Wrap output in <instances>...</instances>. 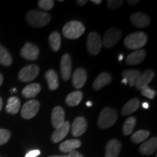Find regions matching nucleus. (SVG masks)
<instances>
[{"instance_id":"obj_1","label":"nucleus","mask_w":157,"mask_h":157,"mask_svg":"<svg viewBox=\"0 0 157 157\" xmlns=\"http://www.w3.org/2000/svg\"><path fill=\"white\" fill-rule=\"evenodd\" d=\"M29 24L36 28H41L50 23L51 17L47 13L39 10H31L25 17Z\"/></svg>"},{"instance_id":"obj_2","label":"nucleus","mask_w":157,"mask_h":157,"mask_svg":"<svg viewBox=\"0 0 157 157\" xmlns=\"http://www.w3.org/2000/svg\"><path fill=\"white\" fill-rule=\"evenodd\" d=\"M118 113L112 108L105 107L102 110L98 118V125L101 129H107L113 126L117 120Z\"/></svg>"},{"instance_id":"obj_3","label":"nucleus","mask_w":157,"mask_h":157,"mask_svg":"<svg viewBox=\"0 0 157 157\" xmlns=\"http://www.w3.org/2000/svg\"><path fill=\"white\" fill-rule=\"evenodd\" d=\"M148 37L144 32L137 31L129 34L124 41V44L129 50H137L145 46Z\"/></svg>"},{"instance_id":"obj_4","label":"nucleus","mask_w":157,"mask_h":157,"mask_svg":"<svg viewBox=\"0 0 157 157\" xmlns=\"http://www.w3.org/2000/svg\"><path fill=\"white\" fill-rule=\"evenodd\" d=\"M85 27L81 22L72 21L66 23L63 28V34L66 38L76 39L84 34Z\"/></svg>"},{"instance_id":"obj_5","label":"nucleus","mask_w":157,"mask_h":157,"mask_svg":"<svg viewBox=\"0 0 157 157\" xmlns=\"http://www.w3.org/2000/svg\"><path fill=\"white\" fill-rule=\"evenodd\" d=\"M87 46L88 52L93 56H96L101 52L102 41L101 36L96 32L90 33L87 36Z\"/></svg>"},{"instance_id":"obj_6","label":"nucleus","mask_w":157,"mask_h":157,"mask_svg":"<svg viewBox=\"0 0 157 157\" xmlns=\"http://www.w3.org/2000/svg\"><path fill=\"white\" fill-rule=\"evenodd\" d=\"M39 73V68L34 64L29 65L19 71L18 78L23 82H29L35 79Z\"/></svg>"},{"instance_id":"obj_7","label":"nucleus","mask_w":157,"mask_h":157,"mask_svg":"<svg viewBox=\"0 0 157 157\" xmlns=\"http://www.w3.org/2000/svg\"><path fill=\"white\" fill-rule=\"evenodd\" d=\"M121 37V31L119 29H110L104 34L103 44L106 48H111L117 44Z\"/></svg>"},{"instance_id":"obj_8","label":"nucleus","mask_w":157,"mask_h":157,"mask_svg":"<svg viewBox=\"0 0 157 157\" xmlns=\"http://www.w3.org/2000/svg\"><path fill=\"white\" fill-rule=\"evenodd\" d=\"M39 103L36 100H31L26 102L21 109V117L25 119H30L34 117L39 110Z\"/></svg>"},{"instance_id":"obj_9","label":"nucleus","mask_w":157,"mask_h":157,"mask_svg":"<svg viewBox=\"0 0 157 157\" xmlns=\"http://www.w3.org/2000/svg\"><path fill=\"white\" fill-rule=\"evenodd\" d=\"M39 50L36 45L30 42L25 43L21 50V55L23 58L29 60H35L39 58Z\"/></svg>"},{"instance_id":"obj_10","label":"nucleus","mask_w":157,"mask_h":157,"mask_svg":"<svg viewBox=\"0 0 157 157\" xmlns=\"http://www.w3.org/2000/svg\"><path fill=\"white\" fill-rule=\"evenodd\" d=\"M72 61L71 58L68 54H65L60 60V72L65 81H67L71 76Z\"/></svg>"},{"instance_id":"obj_11","label":"nucleus","mask_w":157,"mask_h":157,"mask_svg":"<svg viewBox=\"0 0 157 157\" xmlns=\"http://www.w3.org/2000/svg\"><path fill=\"white\" fill-rule=\"evenodd\" d=\"M155 76V73L153 70L148 69L140 73L138 79L135 84V87L137 90H141L144 87H148V84L151 82Z\"/></svg>"},{"instance_id":"obj_12","label":"nucleus","mask_w":157,"mask_h":157,"mask_svg":"<svg viewBox=\"0 0 157 157\" xmlns=\"http://www.w3.org/2000/svg\"><path fill=\"white\" fill-rule=\"evenodd\" d=\"M87 123L82 117H78L74 119L71 127V133L74 137H79L87 130Z\"/></svg>"},{"instance_id":"obj_13","label":"nucleus","mask_w":157,"mask_h":157,"mask_svg":"<svg viewBox=\"0 0 157 157\" xmlns=\"http://www.w3.org/2000/svg\"><path fill=\"white\" fill-rule=\"evenodd\" d=\"M129 20L135 26L138 27V28H144V27L148 26L151 23L150 17L142 13H133L132 15H131Z\"/></svg>"},{"instance_id":"obj_14","label":"nucleus","mask_w":157,"mask_h":157,"mask_svg":"<svg viewBox=\"0 0 157 157\" xmlns=\"http://www.w3.org/2000/svg\"><path fill=\"white\" fill-rule=\"evenodd\" d=\"M121 143L117 139L109 140L105 146V157H119Z\"/></svg>"},{"instance_id":"obj_15","label":"nucleus","mask_w":157,"mask_h":157,"mask_svg":"<svg viewBox=\"0 0 157 157\" xmlns=\"http://www.w3.org/2000/svg\"><path fill=\"white\" fill-rule=\"evenodd\" d=\"M51 119H52V124L55 129L62 126L65 122L64 110L60 106L55 107L52 110Z\"/></svg>"},{"instance_id":"obj_16","label":"nucleus","mask_w":157,"mask_h":157,"mask_svg":"<svg viewBox=\"0 0 157 157\" xmlns=\"http://www.w3.org/2000/svg\"><path fill=\"white\" fill-rule=\"evenodd\" d=\"M87 81V72L82 68H78L73 74L72 84L76 89H80Z\"/></svg>"},{"instance_id":"obj_17","label":"nucleus","mask_w":157,"mask_h":157,"mask_svg":"<svg viewBox=\"0 0 157 157\" xmlns=\"http://www.w3.org/2000/svg\"><path fill=\"white\" fill-rule=\"evenodd\" d=\"M70 123L68 121H65L63 124L58 128L56 129V131L52 135V140L55 143L60 142L64 137L68 135L70 129Z\"/></svg>"},{"instance_id":"obj_18","label":"nucleus","mask_w":157,"mask_h":157,"mask_svg":"<svg viewBox=\"0 0 157 157\" xmlns=\"http://www.w3.org/2000/svg\"><path fill=\"white\" fill-rule=\"evenodd\" d=\"M157 148V139L156 137L149 139L148 140L143 143L140 146V152L143 155H151L156 151Z\"/></svg>"},{"instance_id":"obj_19","label":"nucleus","mask_w":157,"mask_h":157,"mask_svg":"<svg viewBox=\"0 0 157 157\" xmlns=\"http://www.w3.org/2000/svg\"><path fill=\"white\" fill-rule=\"evenodd\" d=\"M111 81H112V76L111 74L106 73V72H103L96 78V79L93 82V87L94 90H99L107 84H109Z\"/></svg>"},{"instance_id":"obj_20","label":"nucleus","mask_w":157,"mask_h":157,"mask_svg":"<svg viewBox=\"0 0 157 157\" xmlns=\"http://www.w3.org/2000/svg\"><path fill=\"white\" fill-rule=\"evenodd\" d=\"M146 52L144 50H137L127 56V63L128 65H137L143 61Z\"/></svg>"},{"instance_id":"obj_21","label":"nucleus","mask_w":157,"mask_h":157,"mask_svg":"<svg viewBox=\"0 0 157 157\" xmlns=\"http://www.w3.org/2000/svg\"><path fill=\"white\" fill-rule=\"evenodd\" d=\"M82 143L79 140L73 139V140H68L64 141L60 145V150L63 153H71L75 149L79 148L81 146Z\"/></svg>"},{"instance_id":"obj_22","label":"nucleus","mask_w":157,"mask_h":157,"mask_svg":"<svg viewBox=\"0 0 157 157\" xmlns=\"http://www.w3.org/2000/svg\"><path fill=\"white\" fill-rule=\"evenodd\" d=\"M40 91V84L37 83H33L29 84L26 87L23 88V90H22V95L25 98H32L36 97Z\"/></svg>"},{"instance_id":"obj_23","label":"nucleus","mask_w":157,"mask_h":157,"mask_svg":"<svg viewBox=\"0 0 157 157\" xmlns=\"http://www.w3.org/2000/svg\"><path fill=\"white\" fill-rule=\"evenodd\" d=\"M45 78L48 84V87L51 90H56L59 86L58 74L54 70H48L45 74Z\"/></svg>"},{"instance_id":"obj_24","label":"nucleus","mask_w":157,"mask_h":157,"mask_svg":"<svg viewBox=\"0 0 157 157\" xmlns=\"http://www.w3.org/2000/svg\"><path fill=\"white\" fill-rule=\"evenodd\" d=\"M140 105V101L137 98H132L124 105L121 109V114L126 116L136 111Z\"/></svg>"},{"instance_id":"obj_25","label":"nucleus","mask_w":157,"mask_h":157,"mask_svg":"<svg viewBox=\"0 0 157 157\" xmlns=\"http://www.w3.org/2000/svg\"><path fill=\"white\" fill-rule=\"evenodd\" d=\"M121 75L127 80V83H129V87H132L136 84L140 75V71L137 70H125L122 72Z\"/></svg>"},{"instance_id":"obj_26","label":"nucleus","mask_w":157,"mask_h":157,"mask_svg":"<svg viewBox=\"0 0 157 157\" xmlns=\"http://www.w3.org/2000/svg\"><path fill=\"white\" fill-rule=\"evenodd\" d=\"M21 108V102L17 97H11L7 101V105L6 106V111L11 114H16Z\"/></svg>"},{"instance_id":"obj_27","label":"nucleus","mask_w":157,"mask_h":157,"mask_svg":"<svg viewBox=\"0 0 157 157\" xmlns=\"http://www.w3.org/2000/svg\"><path fill=\"white\" fill-rule=\"evenodd\" d=\"M83 93L81 91H75L70 93L66 99V103L69 106H76L82 101Z\"/></svg>"},{"instance_id":"obj_28","label":"nucleus","mask_w":157,"mask_h":157,"mask_svg":"<svg viewBox=\"0 0 157 157\" xmlns=\"http://www.w3.org/2000/svg\"><path fill=\"white\" fill-rule=\"evenodd\" d=\"M49 43L52 50L57 52L60 50L61 45V38L58 31H54L49 36Z\"/></svg>"},{"instance_id":"obj_29","label":"nucleus","mask_w":157,"mask_h":157,"mask_svg":"<svg viewBox=\"0 0 157 157\" xmlns=\"http://www.w3.org/2000/svg\"><path fill=\"white\" fill-rule=\"evenodd\" d=\"M13 63V58L7 50L0 44V63L3 66H10Z\"/></svg>"},{"instance_id":"obj_30","label":"nucleus","mask_w":157,"mask_h":157,"mask_svg":"<svg viewBox=\"0 0 157 157\" xmlns=\"http://www.w3.org/2000/svg\"><path fill=\"white\" fill-rule=\"evenodd\" d=\"M149 135H150V132L148 130H138L135 133H133L132 137H131V140L134 143H143L145 140L148 138Z\"/></svg>"},{"instance_id":"obj_31","label":"nucleus","mask_w":157,"mask_h":157,"mask_svg":"<svg viewBox=\"0 0 157 157\" xmlns=\"http://www.w3.org/2000/svg\"><path fill=\"white\" fill-rule=\"evenodd\" d=\"M135 124H136V119L135 117H131L127 119L123 125V133L124 135H129L132 132L133 129L135 128Z\"/></svg>"},{"instance_id":"obj_32","label":"nucleus","mask_w":157,"mask_h":157,"mask_svg":"<svg viewBox=\"0 0 157 157\" xmlns=\"http://www.w3.org/2000/svg\"><path fill=\"white\" fill-rule=\"evenodd\" d=\"M38 6L44 10H50L54 6V1L52 0H40L38 2Z\"/></svg>"},{"instance_id":"obj_33","label":"nucleus","mask_w":157,"mask_h":157,"mask_svg":"<svg viewBox=\"0 0 157 157\" xmlns=\"http://www.w3.org/2000/svg\"><path fill=\"white\" fill-rule=\"evenodd\" d=\"M10 138V132L7 129H0V146L5 144Z\"/></svg>"},{"instance_id":"obj_34","label":"nucleus","mask_w":157,"mask_h":157,"mask_svg":"<svg viewBox=\"0 0 157 157\" xmlns=\"http://www.w3.org/2000/svg\"><path fill=\"white\" fill-rule=\"evenodd\" d=\"M140 93H141V95L149 98V99H154L155 95H156V92H155L154 90L151 89L150 87H148V86L141 90Z\"/></svg>"},{"instance_id":"obj_35","label":"nucleus","mask_w":157,"mask_h":157,"mask_svg":"<svg viewBox=\"0 0 157 157\" xmlns=\"http://www.w3.org/2000/svg\"><path fill=\"white\" fill-rule=\"evenodd\" d=\"M124 2L121 0H109L107 1V6L110 9L116 10L120 7L123 5Z\"/></svg>"},{"instance_id":"obj_36","label":"nucleus","mask_w":157,"mask_h":157,"mask_svg":"<svg viewBox=\"0 0 157 157\" xmlns=\"http://www.w3.org/2000/svg\"><path fill=\"white\" fill-rule=\"evenodd\" d=\"M40 154V151L39 150H33L27 153L25 157H36Z\"/></svg>"},{"instance_id":"obj_37","label":"nucleus","mask_w":157,"mask_h":157,"mask_svg":"<svg viewBox=\"0 0 157 157\" xmlns=\"http://www.w3.org/2000/svg\"><path fill=\"white\" fill-rule=\"evenodd\" d=\"M68 157H84L81 154L76 151H73L72 152L69 153V154L68 155Z\"/></svg>"},{"instance_id":"obj_38","label":"nucleus","mask_w":157,"mask_h":157,"mask_svg":"<svg viewBox=\"0 0 157 157\" xmlns=\"http://www.w3.org/2000/svg\"><path fill=\"white\" fill-rule=\"evenodd\" d=\"M87 2V0H78V1H76V3H77L78 5L79 6H83L85 5L86 3Z\"/></svg>"},{"instance_id":"obj_39","label":"nucleus","mask_w":157,"mask_h":157,"mask_svg":"<svg viewBox=\"0 0 157 157\" xmlns=\"http://www.w3.org/2000/svg\"><path fill=\"white\" fill-rule=\"evenodd\" d=\"M127 2L129 3V5H137V3L139 2V1L138 0H135V1H132V0H129V1H127Z\"/></svg>"},{"instance_id":"obj_40","label":"nucleus","mask_w":157,"mask_h":157,"mask_svg":"<svg viewBox=\"0 0 157 157\" xmlns=\"http://www.w3.org/2000/svg\"><path fill=\"white\" fill-rule=\"evenodd\" d=\"M91 2L94 4H96V5H100L102 2L101 0H92Z\"/></svg>"},{"instance_id":"obj_41","label":"nucleus","mask_w":157,"mask_h":157,"mask_svg":"<svg viewBox=\"0 0 157 157\" xmlns=\"http://www.w3.org/2000/svg\"><path fill=\"white\" fill-rule=\"evenodd\" d=\"M142 105H143V108H144V109H148V107H149V104L148 103H146V102H145V103H143Z\"/></svg>"},{"instance_id":"obj_42","label":"nucleus","mask_w":157,"mask_h":157,"mask_svg":"<svg viewBox=\"0 0 157 157\" xmlns=\"http://www.w3.org/2000/svg\"><path fill=\"white\" fill-rule=\"evenodd\" d=\"M2 82H3V76L2 74L0 73V86L2 84Z\"/></svg>"},{"instance_id":"obj_43","label":"nucleus","mask_w":157,"mask_h":157,"mask_svg":"<svg viewBox=\"0 0 157 157\" xmlns=\"http://www.w3.org/2000/svg\"><path fill=\"white\" fill-rule=\"evenodd\" d=\"M2 104H3V103H2V98L0 97V111H1L2 108Z\"/></svg>"},{"instance_id":"obj_44","label":"nucleus","mask_w":157,"mask_h":157,"mask_svg":"<svg viewBox=\"0 0 157 157\" xmlns=\"http://www.w3.org/2000/svg\"><path fill=\"white\" fill-rule=\"evenodd\" d=\"M121 82H122L123 84H127V80L126 79V78H124L123 79H122V81H121Z\"/></svg>"},{"instance_id":"obj_45","label":"nucleus","mask_w":157,"mask_h":157,"mask_svg":"<svg viewBox=\"0 0 157 157\" xmlns=\"http://www.w3.org/2000/svg\"><path fill=\"white\" fill-rule=\"evenodd\" d=\"M86 105H87V106H92V105H93V104H92V103L90 101H88V102H87V103H86Z\"/></svg>"},{"instance_id":"obj_46","label":"nucleus","mask_w":157,"mask_h":157,"mask_svg":"<svg viewBox=\"0 0 157 157\" xmlns=\"http://www.w3.org/2000/svg\"><path fill=\"white\" fill-rule=\"evenodd\" d=\"M122 59H123V55H119V61H121V60H122Z\"/></svg>"},{"instance_id":"obj_47","label":"nucleus","mask_w":157,"mask_h":157,"mask_svg":"<svg viewBox=\"0 0 157 157\" xmlns=\"http://www.w3.org/2000/svg\"><path fill=\"white\" fill-rule=\"evenodd\" d=\"M48 157H68V155H63V156H48Z\"/></svg>"}]
</instances>
